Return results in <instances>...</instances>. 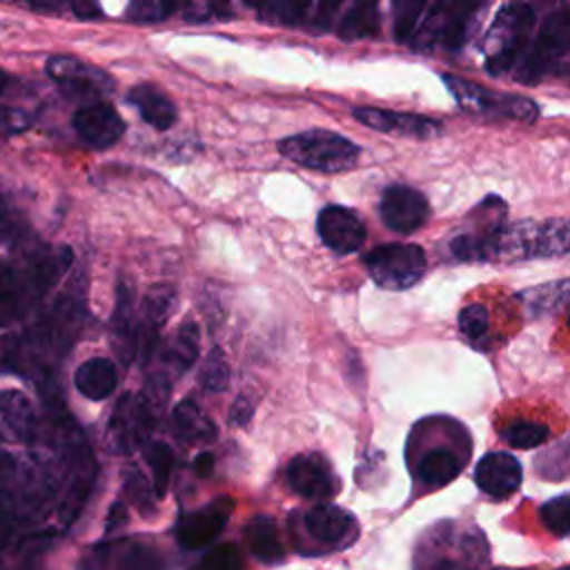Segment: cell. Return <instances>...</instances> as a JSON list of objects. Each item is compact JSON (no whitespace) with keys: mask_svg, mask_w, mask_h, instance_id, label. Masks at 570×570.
Instances as JSON below:
<instances>
[{"mask_svg":"<svg viewBox=\"0 0 570 570\" xmlns=\"http://www.w3.org/2000/svg\"><path fill=\"white\" fill-rule=\"evenodd\" d=\"M550 436V430L534 421H512L501 430V439L519 450H530L541 443H546Z\"/></svg>","mask_w":570,"mask_h":570,"instance_id":"cell-32","label":"cell"},{"mask_svg":"<svg viewBox=\"0 0 570 570\" xmlns=\"http://www.w3.org/2000/svg\"><path fill=\"white\" fill-rule=\"evenodd\" d=\"M570 58V7H561L546 16L539 33L525 49L517 80L537 82L543 76L559 71Z\"/></svg>","mask_w":570,"mask_h":570,"instance_id":"cell-6","label":"cell"},{"mask_svg":"<svg viewBox=\"0 0 570 570\" xmlns=\"http://www.w3.org/2000/svg\"><path fill=\"white\" fill-rule=\"evenodd\" d=\"M200 570H243V559L236 546L223 543L203 557Z\"/></svg>","mask_w":570,"mask_h":570,"instance_id":"cell-38","label":"cell"},{"mask_svg":"<svg viewBox=\"0 0 570 570\" xmlns=\"http://www.w3.org/2000/svg\"><path fill=\"white\" fill-rule=\"evenodd\" d=\"M167 361L178 370L185 372L194 365L198 356V325L194 321H185L171 343L167 345Z\"/></svg>","mask_w":570,"mask_h":570,"instance_id":"cell-30","label":"cell"},{"mask_svg":"<svg viewBox=\"0 0 570 570\" xmlns=\"http://www.w3.org/2000/svg\"><path fill=\"white\" fill-rule=\"evenodd\" d=\"M145 459L151 470V483H154L156 497H165L171 479V470H174V450L167 443L156 441V443H149V448L145 450Z\"/></svg>","mask_w":570,"mask_h":570,"instance_id":"cell-31","label":"cell"},{"mask_svg":"<svg viewBox=\"0 0 570 570\" xmlns=\"http://www.w3.org/2000/svg\"><path fill=\"white\" fill-rule=\"evenodd\" d=\"M194 470H196L198 476H209L212 470H214V456H212V452H200V454H196V459H194Z\"/></svg>","mask_w":570,"mask_h":570,"instance_id":"cell-45","label":"cell"},{"mask_svg":"<svg viewBox=\"0 0 570 570\" xmlns=\"http://www.w3.org/2000/svg\"><path fill=\"white\" fill-rule=\"evenodd\" d=\"M490 546L474 523L441 521L425 530L412 554V570H490Z\"/></svg>","mask_w":570,"mask_h":570,"instance_id":"cell-2","label":"cell"},{"mask_svg":"<svg viewBox=\"0 0 570 570\" xmlns=\"http://www.w3.org/2000/svg\"><path fill=\"white\" fill-rule=\"evenodd\" d=\"M125 521H127V508H125L120 501H116V503L109 508V517H107L105 528H107V532H111V530H116L118 525H122Z\"/></svg>","mask_w":570,"mask_h":570,"instance_id":"cell-44","label":"cell"},{"mask_svg":"<svg viewBox=\"0 0 570 570\" xmlns=\"http://www.w3.org/2000/svg\"><path fill=\"white\" fill-rule=\"evenodd\" d=\"M71 122L76 136L94 149L111 147L125 134V122L120 114L109 102L100 100L76 109Z\"/></svg>","mask_w":570,"mask_h":570,"instance_id":"cell-15","label":"cell"},{"mask_svg":"<svg viewBox=\"0 0 570 570\" xmlns=\"http://www.w3.org/2000/svg\"><path fill=\"white\" fill-rule=\"evenodd\" d=\"M24 127H29V118L18 109L4 107V131L13 134V131H20Z\"/></svg>","mask_w":570,"mask_h":570,"instance_id":"cell-43","label":"cell"},{"mask_svg":"<svg viewBox=\"0 0 570 570\" xmlns=\"http://www.w3.org/2000/svg\"><path fill=\"white\" fill-rule=\"evenodd\" d=\"M171 430L185 443H205L216 439V425L189 399L180 401L171 412Z\"/></svg>","mask_w":570,"mask_h":570,"instance_id":"cell-26","label":"cell"},{"mask_svg":"<svg viewBox=\"0 0 570 570\" xmlns=\"http://www.w3.org/2000/svg\"><path fill=\"white\" fill-rule=\"evenodd\" d=\"M156 419L158 410L145 394H125L107 423V441L111 450L131 452L142 445L154 430Z\"/></svg>","mask_w":570,"mask_h":570,"instance_id":"cell-10","label":"cell"},{"mask_svg":"<svg viewBox=\"0 0 570 570\" xmlns=\"http://www.w3.org/2000/svg\"><path fill=\"white\" fill-rule=\"evenodd\" d=\"M174 301H176V292L167 285H154L147 294H145V312H142V327H140V347L138 352L149 358V354L156 347V336L158 330L165 325L167 316L174 309Z\"/></svg>","mask_w":570,"mask_h":570,"instance_id":"cell-22","label":"cell"},{"mask_svg":"<svg viewBox=\"0 0 570 570\" xmlns=\"http://www.w3.org/2000/svg\"><path fill=\"white\" fill-rule=\"evenodd\" d=\"M234 11L227 4H200L191 2L183 7V18L187 22H207V20H229Z\"/></svg>","mask_w":570,"mask_h":570,"instance_id":"cell-40","label":"cell"},{"mask_svg":"<svg viewBox=\"0 0 570 570\" xmlns=\"http://www.w3.org/2000/svg\"><path fill=\"white\" fill-rule=\"evenodd\" d=\"M381 29V18L376 4H354L338 24V36L343 40L374 38Z\"/></svg>","mask_w":570,"mask_h":570,"instance_id":"cell-29","label":"cell"},{"mask_svg":"<svg viewBox=\"0 0 570 570\" xmlns=\"http://www.w3.org/2000/svg\"><path fill=\"white\" fill-rule=\"evenodd\" d=\"M178 7L174 2H134L127 7V18L136 20V22H158L165 20L171 11H176Z\"/></svg>","mask_w":570,"mask_h":570,"instance_id":"cell-39","label":"cell"},{"mask_svg":"<svg viewBox=\"0 0 570 570\" xmlns=\"http://www.w3.org/2000/svg\"><path fill=\"white\" fill-rule=\"evenodd\" d=\"M98 552L96 563L109 570H165V559L151 543L118 541Z\"/></svg>","mask_w":570,"mask_h":570,"instance_id":"cell-20","label":"cell"},{"mask_svg":"<svg viewBox=\"0 0 570 570\" xmlns=\"http://www.w3.org/2000/svg\"><path fill=\"white\" fill-rule=\"evenodd\" d=\"M534 24V9L523 2L503 4L483 40L485 69L492 76L510 71L530 47L528 36Z\"/></svg>","mask_w":570,"mask_h":570,"instance_id":"cell-4","label":"cell"},{"mask_svg":"<svg viewBox=\"0 0 570 570\" xmlns=\"http://www.w3.org/2000/svg\"><path fill=\"white\" fill-rule=\"evenodd\" d=\"M543 525L554 534H570V497H554L539 510Z\"/></svg>","mask_w":570,"mask_h":570,"instance_id":"cell-36","label":"cell"},{"mask_svg":"<svg viewBox=\"0 0 570 570\" xmlns=\"http://www.w3.org/2000/svg\"><path fill=\"white\" fill-rule=\"evenodd\" d=\"M245 541L249 546V552L267 566H276L283 561L285 557V548L278 534V528L274 523V519L269 517H254L247 525H245Z\"/></svg>","mask_w":570,"mask_h":570,"instance_id":"cell-25","label":"cell"},{"mask_svg":"<svg viewBox=\"0 0 570 570\" xmlns=\"http://www.w3.org/2000/svg\"><path fill=\"white\" fill-rule=\"evenodd\" d=\"M394 9H396V13H394V38L399 42H412L414 33L419 31L416 27H421L419 18L425 11V7L423 4H396Z\"/></svg>","mask_w":570,"mask_h":570,"instance_id":"cell-37","label":"cell"},{"mask_svg":"<svg viewBox=\"0 0 570 570\" xmlns=\"http://www.w3.org/2000/svg\"><path fill=\"white\" fill-rule=\"evenodd\" d=\"M459 330L474 347H483L490 332L488 309L481 303H470L463 307L459 314Z\"/></svg>","mask_w":570,"mask_h":570,"instance_id":"cell-34","label":"cell"},{"mask_svg":"<svg viewBox=\"0 0 570 570\" xmlns=\"http://www.w3.org/2000/svg\"><path fill=\"white\" fill-rule=\"evenodd\" d=\"M465 465V454H459L452 448L434 445L425 452H421L412 461V474L414 481L425 490H439L454 481Z\"/></svg>","mask_w":570,"mask_h":570,"instance_id":"cell-19","label":"cell"},{"mask_svg":"<svg viewBox=\"0 0 570 570\" xmlns=\"http://www.w3.org/2000/svg\"><path fill=\"white\" fill-rule=\"evenodd\" d=\"M198 383L207 392H223L227 387V383H229V367H227V361H225V356H223V352L218 347H214L207 354V358H205V363H203V367L198 372Z\"/></svg>","mask_w":570,"mask_h":570,"instance_id":"cell-35","label":"cell"},{"mask_svg":"<svg viewBox=\"0 0 570 570\" xmlns=\"http://www.w3.org/2000/svg\"><path fill=\"white\" fill-rule=\"evenodd\" d=\"M521 463L508 452H488L474 468L479 490L492 499H508L521 485Z\"/></svg>","mask_w":570,"mask_h":570,"instance_id":"cell-18","label":"cell"},{"mask_svg":"<svg viewBox=\"0 0 570 570\" xmlns=\"http://www.w3.org/2000/svg\"><path fill=\"white\" fill-rule=\"evenodd\" d=\"M456 261H528L570 254V218L519 220L483 234H459L450 240Z\"/></svg>","mask_w":570,"mask_h":570,"instance_id":"cell-1","label":"cell"},{"mask_svg":"<svg viewBox=\"0 0 570 570\" xmlns=\"http://www.w3.org/2000/svg\"><path fill=\"white\" fill-rule=\"evenodd\" d=\"M73 385L85 399L102 401L116 390L118 374L109 358L94 356L78 365V370L73 374Z\"/></svg>","mask_w":570,"mask_h":570,"instance_id":"cell-23","label":"cell"},{"mask_svg":"<svg viewBox=\"0 0 570 570\" xmlns=\"http://www.w3.org/2000/svg\"><path fill=\"white\" fill-rule=\"evenodd\" d=\"M370 278L383 289H407L425 272V254L419 245L387 243L363 256Z\"/></svg>","mask_w":570,"mask_h":570,"instance_id":"cell-7","label":"cell"},{"mask_svg":"<svg viewBox=\"0 0 570 570\" xmlns=\"http://www.w3.org/2000/svg\"><path fill=\"white\" fill-rule=\"evenodd\" d=\"M125 490H127L129 499L138 505L140 512H149V510L154 508V497H156V492L147 488V483H145V479H142L140 472H136V470H129V472H127Z\"/></svg>","mask_w":570,"mask_h":570,"instance_id":"cell-41","label":"cell"},{"mask_svg":"<svg viewBox=\"0 0 570 570\" xmlns=\"http://www.w3.org/2000/svg\"><path fill=\"white\" fill-rule=\"evenodd\" d=\"M254 414V403L249 401V396H238L232 405V414H229V421H234L236 425H245Z\"/></svg>","mask_w":570,"mask_h":570,"instance_id":"cell-42","label":"cell"},{"mask_svg":"<svg viewBox=\"0 0 570 570\" xmlns=\"http://www.w3.org/2000/svg\"><path fill=\"white\" fill-rule=\"evenodd\" d=\"M379 214L387 229L396 234H410L428 220L430 205L421 191L407 185H392L381 196Z\"/></svg>","mask_w":570,"mask_h":570,"instance_id":"cell-14","label":"cell"},{"mask_svg":"<svg viewBox=\"0 0 570 570\" xmlns=\"http://www.w3.org/2000/svg\"><path fill=\"white\" fill-rule=\"evenodd\" d=\"M517 298L523 303V307L532 316L552 314L559 309H570V278L543 283L537 287H530L525 292H519Z\"/></svg>","mask_w":570,"mask_h":570,"instance_id":"cell-28","label":"cell"},{"mask_svg":"<svg viewBox=\"0 0 570 570\" xmlns=\"http://www.w3.org/2000/svg\"><path fill=\"white\" fill-rule=\"evenodd\" d=\"M232 510H234V501L229 497H220L205 503L203 508L183 512L176 521L178 543L187 550H198L209 546L223 532Z\"/></svg>","mask_w":570,"mask_h":570,"instance_id":"cell-12","label":"cell"},{"mask_svg":"<svg viewBox=\"0 0 570 570\" xmlns=\"http://www.w3.org/2000/svg\"><path fill=\"white\" fill-rule=\"evenodd\" d=\"M278 151L305 169L325 174L345 171L358 160V147L350 138L327 129H309L287 136L278 142Z\"/></svg>","mask_w":570,"mask_h":570,"instance_id":"cell-5","label":"cell"},{"mask_svg":"<svg viewBox=\"0 0 570 570\" xmlns=\"http://www.w3.org/2000/svg\"><path fill=\"white\" fill-rule=\"evenodd\" d=\"M479 4H432L423 18L412 47L414 49H461L474 27Z\"/></svg>","mask_w":570,"mask_h":570,"instance_id":"cell-8","label":"cell"},{"mask_svg":"<svg viewBox=\"0 0 570 570\" xmlns=\"http://www.w3.org/2000/svg\"><path fill=\"white\" fill-rule=\"evenodd\" d=\"M2 428L9 439L31 441L36 416L29 399L22 392L7 390L2 392Z\"/></svg>","mask_w":570,"mask_h":570,"instance_id":"cell-27","label":"cell"},{"mask_svg":"<svg viewBox=\"0 0 570 570\" xmlns=\"http://www.w3.org/2000/svg\"><path fill=\"white\" fill-rule=\"evenodd\" d=\"M47 76L73 98H98L111 91L114 80L98 67L73 56H51L45 65Z\"/></svg>","mask_w":570,"mask_h":570,"instance_id":"cell-13","label":"cell"},{"mask_svg":"<svg viewBox=\"0 0 570 570\" xmlns=\"http://www.w3.org/2000/svg\"><path fill=\"white\" fill-rule=\"evenodd\" d=\"M140 347V327L134 316V294L131 287L120 283L116 312H114V350L118 352L122 363H129Z\"/></svg>","mask_w":570,"mask_h":570,"instance_id":"cell-21","label":"cell"},{"mask_svg":"<svg viewBox=\"0 0 570 570\" xmlns=\"http://www.w3.org/2000/svg\"><path fill=\"white\" fill-rule=\"evenodd\" d=\"M316 229L321 240L336 254H352L361 249L365 240V225L356 216V212L341 207V205H327L321 209Z\"/></svg>","mask_w":570,"mask_h":570,"instance_id":"cell-16","label":"cell"},{"mask_svg":"<svg viewBox=\"0 0 570 570\" xmlns=\"http://www.w3.org/2000/svg\"><path fill=\"white\" fill-rule=\"evenodd\" d=\"M292 534L301 554L316 557L352 546L358 537V523L345 508L318 503L298 514V523H294Z\"/></svg>","mask_w":570,"mask_h":570,"instance_id":"cell-3","label":"cell"},{"mask_svg":"<svg viewBox=\"0 0 570 570\" xmlns=\"http://www.w3.org/2000/svg\"><path fill=\"white\" fill-rule=\"evenodd\" d=\"M352 116L370 129L410 138H432L441 134V122L419 114H401V111H385L379 107H354Z\"/></svg>","mask_w":570,"mask_h":570,"instance_id":"cell-17","label":"cell"},{"mask_svg":"<svg viewBox=\"0 0 570 570\" xmlns=\"http://www.w3.org/2000/svg\"><path fill=\"white\" fill-rule=\"evenodd\" d=\"M285 481L298 497L321 503L332 499L341 488L330 461L318 452L296 454L285 468Z\"/></svg>","mask_w":570,"mask_h":570,"instance_id":"cell-11","label":"cell"},{"mask_svg":"<svg viewBox=\"0 0 570 570\" xmlns=\"http://www.w3.org/2000/svg\"><path fill=\"white\" fill-rule=\"evenodd\" d=\"M127 100L154 129H169L176 122V107L171 98L154 85H136L127 94Z\"/></svg>","mask_w":570,"mask_h":570,"instance_id":"cell-24","label":"cell"},{"mask_svg":"<svg viewBox=\"0 0 570 570\" xmlns=\"http://www.w3.org/2000/svg\"><path fill=\"white\" fill-rule=\"evenodd\" d=\"M71 11L78 16V18H98L102 11L96 2H73L71 4Z\"/></svg>","mask_w":570,"mask_h":570,"instance_id":"cell-46","label":"cell"},{"mask_svg":"<svg viewBox=\"0 0 570 570\" xmlns=\"http://www.w3.org/2000/svg\"><path fill=\"white\" fill-rule=\"evenodd\" d=\"M492 570H537V568H492ZM557 570H570V566L568 568H557Z\"/></svg>","mask_w":570,"mask_h":570,"instance_id":"cell-47","label":"cell"},{"mask_svg":"<svg viewBox=\"0 0 570 570\" xmlns=\"http://www.w3.org/2000/svg\"><path fill=\"white\" fill-rule=\"evenodd\" d=\"M443 82L450 89V94L456 98V102L468 111L501 116V118L521 120V122H534L539 116V109L530 98L514 96V94H497L456 76H443Z\"/></svg>","mask_w":570,"mask_h":570,"instance_id":"cell-9","label":"cell"},{"mask_svg":"<svg viewBox=\"0 0 570 570\" xmlns=\"http://www.w3.org/2000/svg\"><path fill=\"white\" fill-rule=\"evenodd\" d=\"M258 16L267 22H281V24H309L312 16L309 11H314V4L309 2H278V4H265V7H256Z\"/></svg>","mask_w":570,"mask_h":570,"instance_id":"cell-33","label":"cell"}]
</instances>
